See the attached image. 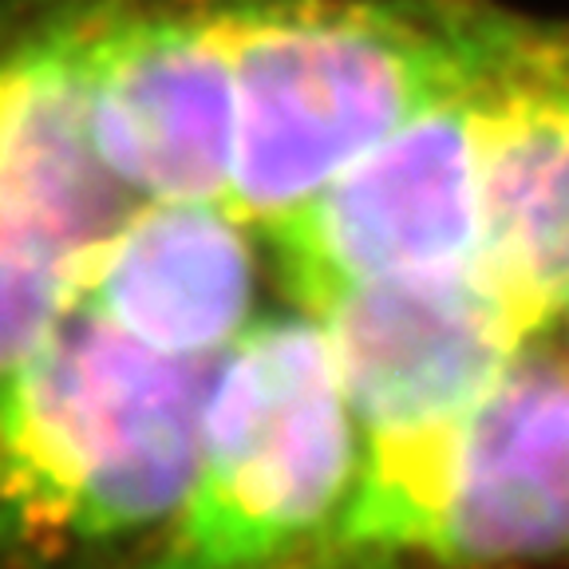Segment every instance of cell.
<instances>
[{
  "instance_id": "obj_1",
  "label": "cell",
  "mask_w": 569,
  "mask_h": 569,
  "mask_svg": "<svg viewBox=\"0 0 569 569\" xmlns=\"http://www.w3.org/2000/svg\"><path fill=\"white\" fill-rule=\"evenodd\" d=\"M230 206L269 226L391 131L490 83L526 20L490 0H226Z\"/></svg>"
},
{
  "instance_id": "obj_2",
  "label": "cell",
  "mask_w": 569,
  "mask_h": 569,
  "mask_svg": "<svg viewBox=\"0 0 569 569\" xmlns=\"http://www.w3.org/2000/svg\"><path fill=\"white\" fill-rule=\"evenodd\" d=\"M352 419L317 317L246 329L213 368L194 487L142 569H301L360 475Z\"/></svg>"
},
{
  "instance_id": "obj_3",
  "label": "cell",
  "mask_w": 569,
  "mask_h": 569,
  "mask_svg": "<svg viewBox=\"0 0 569 569\" xmlns=\"http://www.w3.org/2000/svg\"><path fill=\"white\" fill-rule=\"evenodd\" d=\"M487 88L416 116L266 226L309 317L356 284L479 261Z\"/></svg>"
},
{
  "instance_id": "obj_4",
  "label": "cell",
  "mask_w": 569,
  "mask_h": 569,
  "mask_svg": "<svg viewBox=\"0 0 569 569\" xmlns=\"http://www.w3.org/2000/svg\"><path fill=\"white\" fill-rule=\"evenodd\" d=\"M317 320L368 439L462 416L530 340L479 261L356 284Z\"/></svg>"
},
{
  "instance_id": "obj_5",
  "label": "cell",
  "mask_w": 569,
  "mask_h": 569,
  "mask_svg": "<svg viewBox=\"0 0 569 569\" xmlns=\"http://www.w3.org/2000/svg\"><path fill=\"white\" fill-rule=\"evenodd\" d=\"M569 553V368L518 352L451 423L423 569H538Z\"/></svg>"
},
{
  "instance_id": "obj_6",
  "label": "cell",
  "mask_w": 569,
  "mask_h": 569,
  "mask_svg": "<svg viewBox=\"0 0 569 569\" xmlns=\"http://www.w3.org/2000/svg\"><path fill=\"white\" fill-rule=\"evenodd\" d=\"M479 266L530 337L569 312V24H526L487 88Z\"/></svg>"
}]
</instances>
